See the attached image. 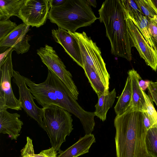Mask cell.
<instances>
[{
  "mask_svg": "<svg viewBox=\"0 0 157 157\" xmlns=\"http://www.w3.org/2000/svg\"><path fill=\"white\" fill-rule=\"evenodd\" d=\"M52 35L72 59L83 68L80 50L77 39L69 32L59 28L52 30Z\"/></svg>",
  "mask_w": 157,
  "mask_h": 157,
  "instance_id": "cell-13",
  "label": "cell"
},
{
  "mask_svg": "<svg viewBox=\"0 0 157 157\" xmlns=\"http://www.w3.org/2000/svg\"><path fill=\"white\" fill-rule=\"evenodd\" d=\"M131 101V82L128 75L124 88L114 107L116 116H120L124 113L130 107Z\"/></svg>",
  "mask_w": 157,
  "mask_h": 157,
  "instance_id": "cell-18",
  "label": "cell"
},
{
  "mask_svg": "<svg viewBox=\"0 0 157 157\" xmlns=\"http://www.w3.org/2000/svg\"><path fill=\"white\" fill-rule=\"evenodd\" d=\"M20 115L10 113L6 109L0 110V133L7 134L12 140H16L23 124Z\"/></svg>",
  "mask_w": 157,
  "mask_h": 157,
  "instance_id": "cell-14",
  "label": "cell"
},
{
  "mask_svg": "<svg viewBox=\"0 0 157 157\" xmlns=\"http://www.w3.org/2000/svg\"><path fill=\"white\" fill-rule=\"evenodd\" d=\"M12 48L0 63V110L10 109L22 110L21 103L15 96L12 88L11 78L13 77Z\"/></svg>",
  "mask_w": 157,
  "mask_h": 157,
  "instance_id": "cell-8",
  "label": "cell"
},
{
  "mask_svg": "<svg viewBox=\"0 0 157 157\" xmlns=\"http://www.w3.org/2000/svg\"><path fill=\"white\" fill-rule=\"evenodd\" d=\"M121 4L128 17L131 18L142 12L135 0H121Z\"/></svg>",
  "mask_w": 157,
  "mask_h": 157,
  "instance_id": "cell-26",
  "label": "cell"
},
{
  "mask_svg": "<svg viewBox=\"0 0 157 157\" xmlns=\"http://www.w3.org/2000/svg\"><path fill=\"white\" fill-rule=\"evenodd\" d=\"M151 20L152 21L157 24V15L155 16Z\"/></svg>",
  "mask_w": 157,
  "mask_h": 157,
  "instance_id": "cell-34",
  "label": "cell"
},
{
  "mask_svg": "<svg viewBox=\"0 0 157 157\" xmlns=\"http://www.w3.org/2000/svg\"><path fill=\"white\" fill-rule=\"evenodd\" d=\"M24 78L36 100L43 108L55 105L63 108L79 119L85 131L90 130L95 126L94 112L84 110L66 86L52 71L48 69L45 80L39 83L27 77Z\"/></svg>",
  "mask_w": 157,
  "mask_h": 157,
  "instance_id": "cell-1",
  "label": "cell"
},
{
  "mask_svg": "<svg viewBox=\"0 0 157 157\" xmlns=\"http://www.w3.org/2000/svg\"><path fill=\"white\" fill-rule=\"evenodd\" d=\"M142 112L144 124L145 128L148 130L151 128V122L146 111H143Z\"/></svg>",
  "mask_w": 157,
  "mask_h": 157,
  "instance_id": "cell-30",
  "label": "cell"
},
{
  "mask_svg": "<svg viewBox=\"0 0 157 157\" xmlns=\"http://www.w3.org/2000/svg\"><path fill=\"white\" fill-rule=\"evenodd\" d=\"M98 12V19L105 26L112 54L131 61L132 48L134 46L128 31L127 15L121 0L105 1Z\"/></svg>",
  "mask_w": 157,
  "mask_h": 157,
  "instance_id": "cell-3",
  "label": "cell"
},
{
  "mask_svg": "<svg viewBox=\"0 0 157 157\" xmlns=\"http://www.w3.org/2000/svg\"><path fill=\"white\" fill-rule=\"evenodd\" d=\"M128 74L131 82L132 101L130 107L135 109L142 111H147L146 101L139 85L141 78L134 68L129 70Z\"/></svg>",
  "mask_w": 157,
  "mask_h": 157,
  "instance_id": "cell-15",
  "label": "cell"
},
{
  "mask_svg": "<svg viewBox=\"0 0 157 157\" xmlns=\"http://www.w3.org/2000/svg\"><path fill=\"white\" fill-rule=\"evenodd\" d=\"M151 1L157 10V0H151Z\"/></svg>",
  "mask_w": 157,
  "mask_h": 157,
  "instance_id": "cell-35",
  "label": "cell"
},
{
  "mask_svg": "<svg viewBox=\"0 0 157 157\" xmlns=\"http://www.w3.org/2000/svg\"><path fill=\"white\" fill-rule=\"evenodd\" d=\"M85 74L88 79L91 87L98 97L107 90L98 75L87 64L83 63Z\"/></svg>",
  "mask_w": 157,
  "mask_h": 157,
  "instance_id": "cell-20",
  "label": "cell"
},
{
  "mask_svg": "<svg viewBox=\"0 0 157 157\" xmlns=\"http://www.w3.org/2000/svg\"><path fill=\"white\" fill-rule=\"evenodd\" d=\"M89 4L93 7L96 8L97 6V4L96 0H87Z\"/></svg>",
  "mask_w": 157,
  "mask_h": 157,
  "instance_id": "cell-33",
  "label": "cell"
},
{
  "mask_svg": "<svg viewBox=\"0 0 157 157\" xmlns=\"http://www.w3.org/2000/svg\"><path fill=\"white\" fill-rule=\"evenodd\" d=\"M30 26L22 23L17 25L11 33L0 40V52L12 48L18 54H23L29 50L30 45L29 41L31 36L27 34Z\"/></svg>",
  "mask_w": 157,
  "mask_h": 157,
  "instance_id": "cell-12",
  "label": "cell"
},
{
  "mask_svg": "<svg viewBox=\"0 0 157 157\" xmlns=\"http://www.w3.org/2000/svg\"><path fill=\"white\" fill-rule=\"evenodd\" d=\"M145 144L148 153L151 157H157V128L152 127L147 131Z\"/></svg>",
  "mask_w": 157,
  "mask_h": 157,
  "instance_id": "cell-23",
  "label": "cell"
},
{
  "mask_svg": "<svg viewBox=\"0 0 157 157\" xmlns=\"http://www.w3.org/2000/svg\"><path fill=\"white\" fill-rule=\"evenodd\" d=\"M50 8L49 0H25L17 17L26 25L38 28L45 23Z\"/></svg>",
  "mask_w": 157,
  "mask_h": 157,
  "instance_id": "cell-9",
  "label": "cell"
},
{
  "mask_svg": "<svg viewBox=\"0 0 157 157\" xmlns=\"http://www.w3.org/2000/svg\"><path fill=\"white\" fill-rule=\"evenodd\" d=\"M156 82H157V81H156Z\"/></svg>",
  "mask_w": 157,
  "mask_h": 157,
  "instance_id": "cell-37",
  "label": "cell"
},
{
  "mask_svg": "<svg viewBox=\"0 0 157 157\" xmlns=\"http://www.w3.org/2000/svg\"><path fill=\"white\" fill-rule=\"evenodd\" d=\"M44 130L50 140L52 147L60 151L66 138L73 129L72 115L63 108L55 105L43 108Z\"/></svg>",
  "mask_w": 157,
  "mask_h": 157,
  "instance_id": "cell-5",
  "label": "cell"
},
{
  "mask_svg": "<svg viewBox=\"0 0 157 157\" xmlns=\"http://www.w3.org/2000/svg\"><path fill=\"white\" fill-rule=\"evenodd\" d=\"M148 29L151 37H157V24L149 19Z\"/></svg>",
  "mask_w": 157,
  "mask_h": 157,
  "instance_id": "cell-29",
  "label": "cell"
},
{
  "mask_svg": "<svg viewBox=\"0 0 157 157\" xmlns=\"http://www.w3.org/2000/svg\"><path fill=\"white\" fill-rule=\"evenodd\" d=\"M26 143L21 150V155L23 157H57V152L52 147L35 154L32 140L28 136L26 137Z\"/></svg>",
  "mask_w": 157,
  "mask_h": 157,
  "instance_id": "cell-21",
  "label": "cell"
},
{
  "mask_svg": "<svg viewBox=\"0 0 157 157\" xmlns=\"http://www.w3.org/2000/svg\"><path fill=\"white\" fill-rule=\"evenodd\" d=\"M48 19L59 28L73 33L79 28L91 25L98 18L87 0H66L50 8Z\"/></svg>",
  "mask_w": 157,
  "mask_h": 157,
  "instance_id": "cell-4",
  "label": "cell"
},
{
  "mask_svg": "<svg viewBox=\"0 0 157 157\" xmlns=\"http://www.w3.org/2000/svg\"><path fill=\"white\" fill-rule=\"evenodd\" d=\"M147 106V113L150 120L151 128H157V112L153 105L151 98L147 95L144 91L142 90Z\"/></svg>",
  "mask_w": 157,
  "mask_h": 157,
  "instance_id": "cell-25",
  "label": "cell"
},
{
  "mask_svg": "<svg viewBox=\"0 0 157 157\" xmlns=\"http://www.w3.org/2000/svg\"><path fill=\"white\" fill-rule=\"evenodd\" d=\"M128 33L141 58L155 71L157 70V52L146 41L132 21L127 16Z\"/></svg>",
  "mask_w": 157,
  "mask_h": 157,
  "instance_id": "cell-11",
  "label": "cell"
},
{
  "mask_svg": "<svg viewBox=\"0 0 157 157\" xmlns=\"http://www.w3.org/2000/svg\"><path fill=\"white\" fill-rule=\"evenodd\" d=\"M17 26L15 22L9 19L0 20V40L11 33Z\"/></svg>",
  "mask_w": 157,
  "mask_h": 157,
  "instance_id": "cell-27",
  "label": "cell"
},
{
  "mask_svg": "<svg viewBox=\"0 0 157 157\" xmlns=\"http://www.w3.org/2000/svg\"><path fill=\"white\" fill-rule=\"evenodd\" d=\"M25 0H0V20H7L11 16H17Z\"/></svg>",
  "mask_w": 157,
  "mask_h": 157,
  "instance_id": "cell-19",
  "label": "cell"
},
{
  "mask_svg": "<svg viewBox=\"0 0 157 157\" xmlns=\"http://www.w3.org/2000/svg\"><path fill=\"white\" fill-rule=\"evenodd\" d=\"M150 81L148 80L144 81L140 79L139 81V85L141 89L144 91L149 86Z\"/></svg>",
  "mask_w": 157,
  "mask_h": 157,
  "instance_id": "cell-32",
  "label": "cell"
},
{
  "mask_svg": "<svg viewBox=\"0 0 157 157\" xmlns=\"http://www.w3.org/2000/svg\"><path fill=\"white\" fill-rule=\"evenodd\" d=\"M18 157H23L21 156H21H19Z\"/></svg>",
  "mask_w": 157,
  "mask_h": 157,
  "instance_id": "cell-36",
  "label": "cell"
},
{
  "mask_svg": "<svg viewBox=\"0 0 157 157\" xmlns=\"http://www.w3.org/2000/svg\"><path fill=\"white\" fill-rule=\"evenodd\" d=\"M130 19L139 30L146 41L156 52L149 31L148 18L142 13H140Z\"/></svg>",
  "mask_w": 157,
  "mask_h": 157,
  "instance_id": "cell-22",
  "label": "cell"
},
{
  "mask_svg": "<svg viewBox=\"0 0 157 157\" xmlns=\"http://www.w3.org/2000/svg\"><path fill=\"white\" fill-rule=\"evenodd\" d=\"M116 92L114 88L112 91H105L101 96L98 97V100L95 105L94 112L97 116L102 121L106 119V114L108 110L111 107L116 98Z\"/></svg>",
  "mask_w": 157,
  "mask_h": 157,
  "instance_id": "cell-17",
  "label": "cell"
},
{
  "mask_svg": "<svg viewBox=\"0 0 157 157\" xmlns=\"http://www.w3.org/2000/svg\"><path fill=\"white\" fill-rule=\"evenodd\" d=\"M147 89L152 100L157 106V82L150 81Z\"/></svg>",
  "mask_w": 157,
  "mask_h": 157,
  "instance_id": "cell-28",
  "label": "cell"
},
{
  "mask_svg": "<svg viewBox=\"0 0 157 157\" xmlns=\"http://www.w3.org/2000/svg\"><path fill=\"white\" fill-rule=\"evenodd\" d=\"M13 77V81L18 88L19 100L21 103L22 108L28 116L36 121L44 129L43 108H39L35 103V98L27 86L24 76L14 70Z\"/></svg>",
  "mask_w": 157,
  "mask_h": 157,
  "instance_id": "cell-10",
  "label": "cell"
},
{
  "mask_svg": "<svg viewBox=\"0 0 157 157\" xmlns=\"http://www.w3.org/2000/svg\"><path fill=\"white\" fill-rule=\"evenodd\" d=\"M116 157H151L145 144L143 112L130 107L114 121Z\"/></svg>",
  "mask_w": 157,
  "mask_h": 157,
  "instance_id": "cell-2",
  "label": "cell"
},
{
  "mask_svg": "<svg viewBox=\"0 0 157 157\" xmlns=\"http://www.w3.org/2000/svg\"><path fill=\"white\" fill-rule=\"evenodd\" d=\"M70 33L78 41L82 63L87 64L94 71L106 89L109 90L110 75L107 70L99 48L85 32L81 33Z\"/></svg>",
  "mask_w": 157,
  "mask_h": 157,
  "instance_id": "cell-6",
  "label": "cell"
},
{
  "mask_svg": "<svg viewBox=\"0 0 157 157\" xmlns=\"http://www.w3.org/2000/svg\"><path fill=\"white\" fill-rule=\"evenodd\" d=\"M66 0H49V4L51 8L59 6L63 4Z\"/></svg>",
  "mask_w": 157,
  "mask_h": 157,
  "instance_id": "cell-31",
  "label": "cell"
},
{
  "mask_svg": "<svg viewBox=\"0 0 157 157\" xmlns=\"http://www.w3.org/2000/svg\"><path fill=\"white\" fill-rule=\"evenodd\" d=\"M37 54L48 69L54 73L64 84L74 98L78 99L79 94L77 86L72 78L71 73L58 56L53 48L47 44L36 50Z\"/></svg>",
  "mask_w": 157,
  "mask_h": 157,
  "instance_id": "cell-7",
  "label": "cell"
},
{
  "mask_svg": "<svg viewBox=\"0 0 157 157\" xmlns=\"http://www.w3.org/2000/svg\"><path fill=\"white\" fill-rule=\"evenodd\" d=\"M142 13L149 19L157 15V10L151 0H135Z\"/></svg>",
  "mask_w": 157,
  "mask_h": 157,
  "instance_id": "cell-24",
  "label": "cell"
},
{
  "mask_svg": "<svg viewBox=\"0 0 157 157\" xmlns=\"http://www.w3.org/2000/svg\"><path fill=\"white\" fill-rule=\"evenodd\" d=\"M95 142L94 134H85L64 151H59L57 157H78L88 153L90 147Z\"/></svg>",
  "mask_w": 157,
  "mask_h": 157,
  "instance_id": "cell-16",
  "label": "cell"
}]
</instances>
